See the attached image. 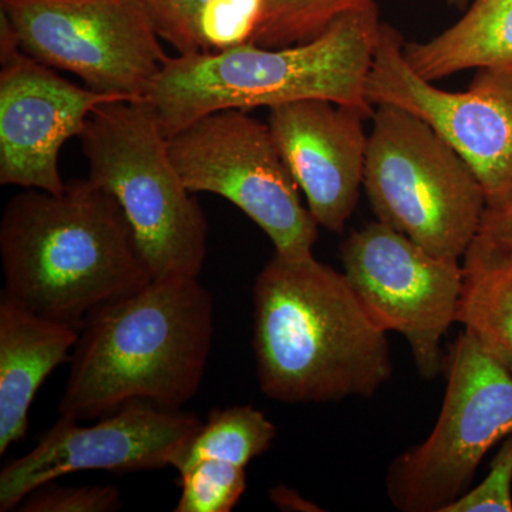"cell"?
<instances>
[{
  "instance_id": "1",
  "label": "cell",
  "mask_w": 512,
  "mask_h": 512,
  "mask_svg": "<svg viewBox=\"0 0 512 512\" xmlns=\"http://www.w3.org/2000/svg\"><path fill=\"white\" fill-rule=\"evenodd\" d=\"M252 345L261 392L275 402L372 397L393 373L387 332L313 252H275L256 275Z\"/></svg>"
},
{
  "instance_id": "2",
  "label": "cell",
  "mask_w": 512,
  "mask_h": 512,
  "mask_svg": "<svg viewBox=\"0 0 512 512\" xmlns=\"http://www.w3.org/2000/svg\"><path fill=\"white\" fill-rule=\"evenodd\" d=\"M0 258V295L79 330L100 306L153 281L119 201L90 178L60 194H16L0 221Z\"/></svg>"
},
{
  "instance_id": "3",
  "label": "cell",
  "mask_w": 512,
  "mask_h": 512,
  "mask_svg": "<svg viewBox=\"0 0 512 512\" xmlns=\"http://www.w3.org/2000/svg\"><path fill=\"white\" fill-rule=\"evenodd\" d=\"M212 340L214 301L200 278L153 279L84 320L60 416L90 420L133 400L181 410L200 390Z\"/></svg>"
},
{
  "instance_id": "4",
  "label": "cell",
  "mask_w": 512,
  "mask_h": 512,
  "mask_svg": "<svg viewBox=\"0 0 512 512\" xmlns=\"http://www.w3.org/2000/svg\"><path fill=\"white\" fill-rule=\"evenodd\" d=\"M382 25L372 3L299 45L268 49L245 43L224 52L170 57L144 100L167 138L221 110L328 100L375 111L367 80Z\"/></svg>"
},
{
  "instance_id": "5",
  "label": "cell",
  "mask_w": 512,
  "mask_h": 512,
  "mask_svg": "<svg viewBox=\"0 0 512 512\" xmlns=\"http://www.w3.org/2000/svg\"><path fill=\"white\" fill-rule=\"evenodd\" d=\"M79 138L90 180L119 201L153 279L200 278L207 220L171 160L150 104H101Z\"/></svg>"
},
{
  "instance_id": "6",
  "label": "cell",
  "mask_w": 512,
  "mask_h": 512,
  "mask_svg": "<svg viewBox=\"0 0 512 512\" xmlns=\"http://www.w3.org/2000/svg\"><path fill=\"white\" fill-rule=\"evenodd\" d=\"M372 120L363 185L377 220L430 254L460 259L487 208L477 175L409 111L383 104Z\"/></svg>"
},
{
  "instance_id": "7",
  "label": "cell",
  "mask_w": 512,
  "mask_h": 512,
  "mask_svg": "<svg viewBox=\"0 0 512 512\" xmlns=\"http://www.w3.org/2000/svg\"><path fill=\"white\" fill-rule=\"evenodd\" d=\"M443 409L423 443L394 458L390 503L403 512H443L466 494L485 454L512 434V375L461 332L446 360Z\"/></svg>"
},
{
  "instance_id": "8",
  "label": "cell",
  "mask_w": 512,
  "mask_h": 512,
  "mask_svg": "<svg viewBox=\"0 0 512 512\" xmlns=\"http://www.w3.org/2000/svg\"><path fill=\"white\" fill-rule=\"evenodd\" d=\"M26 55L93 92L144 100L170 56L141 0H0Z\"/></svg>"
},
{
  "instance_id": "9",
  "label": "cell",
  "mask_w": 512,
  "mask_h": 512,
  "mask_svg": "<svg viewBox=\"0 0 512 512\" xmlns=\"http://www.w3.org/2000/svg\"><path fill=\"white\" fill-rule=\"evenodd\" d=\"M171 160L185 187L220 195L255 222L276 254H312L318 222L268 124L248 111H215L168 138Z\"/></svg>"
},
{
  "instance_id": "10",
  "label": "cell",
  "mask_w": 512,
  "mask_h": 512,
  "mask_svg": "<svg viewBox=\"0 0 512 512\" xmlns=\"http://www.w3.org/2000/svg\"><path fill=\"white\" fill-rule=\"evenodd\" d=\"M404 42L383 23L367 80L370 104L399 107L429 124L477 175L487 208L511 204L512 67L478 69L466 92H447L410 66Z\"/></svg>"
},
{
  "instance_id": "11",
  "label": "cell",
  "mask_w": 512,
  "mask_h": 512,
  "mask_svg": "<svg viewBox=\"0 0 512 512\" xmlns=\"http://www.w3.org/2000/svg\"><path fill=\"white\" fill-rule=\"evenodd\" d=\"M343 274L370 318L409 342L417 372L433 380L446 367L441 340L457 322L463 288L458 259L430 254L377 221L353 232L340 248Z\"/></svg>"
},
{
  "instance_id": "12",
  "label": "cell",
  "mask_w": 512,
  "mask_h": 512,
  "mask_svg": "<svg viewBox=\"0 0 512 512\" xmlns=\"http://www.w3.org/2000/svg\"><path fill=\"white\" fill-rule=\"evenodd\" d=\"M204 421L192 413L133 400L93 426L60 416L30 453L0 471V511L18 510L26 495L80 471L131 474L171 467Z\"/></svg>"
},
{
  "instance_id": "13",
  "label": "cell",
  "mask_w": 512,
  "mask_h": 512,
  "mask_svg": "<svg viewBox=\"0 0 512 512\" xmlns=\"http://www.w3.org/2000/svg\"><path fill=\"white\" fill-rule=\"evenodd\" d=\"M124 100L77 86L26 55L0 15V184L60 194L59 153L101 104Z\"/></svg>"
},
{
  "instance_id": "14",
  "label": "cell",
  "mask_w": 512,
  "mask_h": 512,
  "mask_svg": "<svg viewBox=\"0 0 512 512\" xmlns=\"http://www.w3.org/2000/svg\"><path fill=\"white\" fill-rule=\"evenodd\" d=\"M373 114L328 100L269 109L272 137L312 217L335 234L343 232L359 200L369 144L365 121Z\"/></svg>"
},
{
  "instance_id": "15",
  "label": "cell",
  "mask_w": 512,
  "mask_h": 512,
  "mask_svg": "<svg viewBox=\"0 0 512 512\" xmlns=\"http://www.w3.org/2000/svg\"><path fill=\"white\" fill-rule=\"evenodd\" d=\"M79 335L0 295V456L25 439L37 392L69 360Z\"/></svg>"
},
{
  "instance_id": "16",
  "label": "cell",
  "mask_w": 512,
  "mask_h": 512,
  "mask_svg": "<svg viewBox=\"0 0 512 512\" xmlns=\"http://www.w3.org/2000/svg\"><path fill=\"white\" fill-rule=\"evenodd\" d=\"M403 53L433 83L466 70L512 67V0H471L453 26L426 42H404Z\"/></svg>"
},
{
  "instance_id": "17",
  "label": "cell",
  "mask_w": 512,
  "mask_h": 512,
  "mask_svg": "<svg viewBox=\"0 0 512 512\" xmlns=\"http://www.w3.org/2000/svg\"><path fill=\"white\" fill-rule=\"evenodd\" d=\"M463 258L457 322L512 375V248L474 239Z\"/></svg>"
},
{
  "instance_id": "18",
  "label": "cell",
  "mask_w": 512,
  "mask_h": 512,
  "mask_svg": "<svg viewBox=\"0 0 512 512\" xmlns=\"http://www.w3.org/2000/svg\"><path fill=\"white\" fill-rule=\"evenodd\" d=\"M276 426L261 410L232 406L208 414L198 433L177 451L171 467L183 473L201 460H220L247 468L271 448Z\"/></svg>"
},
{
  "instance_id": "19",
  "label": "cell",
  "mask_w": 512,
  "mask_h": 512,
  "mask_svg": "<svg viewBox=\"0 0 512 512\" xmlns=\"http://www.w3.org/2000/svg\"><path fill=\"white\" fill-rule=\"evenodd\" d=\"M376 0H264L252 45L276 49L309 42L342 16Z\"/></svg>"
},
{
  "instance_id": "20",
  "label": "cell",
  "mask_w": 512,
  "mask_h": 512,
  "mask_svg": "<svg viewBox=\"0 0 512 512\" xmlns=\"http://www.w3.org/2000/svg\"><path fill=\"white\" fill-rule=\"evenodd\" d=\"M175 512H231L247 491V471L220 460H201L178 474Z\"/></svg>"
},
{
  "instance_id": "21",
  "label": "cell",
  "mask_w": 512,
  "mask_h": 512,
  "mask_svg": "<svg viewBox=\"0 0 512 512\" xmlns=\"http://www.w3.org/2000/svg\"><path fill=\"white\" fill-rule=\"evenodd\" d=\"M264 0H207L198 18L202 52H224L251 43Z\"/></svg>"
},
{
  "instance_id": "22",
  "label": "cell",
  "mask_w": 512,
  "mask_h": 512,
  "mask_svg": "<svg viewBox=\"0 0 512 512\" xmlns=\"http://www.w3.org/2000/svg\"><path fill=\"white\" fill-rule=\"evenodd\" d=\"M121 491L114 485L62 487L53 483L36 488L19 504L22 512H116L123 508Z\"/></svg>"
},
{
  "instance_id": "23",
  "label": "cell",
  "mask_w": 512,
  "mask_h": 512,
  "mask_svg": "<svg viewBox=\"0 0 512 512\" xmlns=\"http://www.w3.org/2000/svg\"><path fill=\"white\" fill-rule=\"evenodd\" d=\"M158 35L177 50L178 55L202 52L198 18L207 0H141Z\"/></svg>"
},
{
  "instance_id": "24",
  "label": "cell",
  "mask_w": 512,
  "mask_h": 512,
  "mask_svg": "<svg viewBox=\"0 0 512 512\" xmlns=\"http://www.w3.org/2000/svg\"><path fill=\"white\" fill-rule=\"evenodd\" d=\"M443 512H512V434L504 439L483 483Z\"/></svg>"
},
{
  "instance_id": "25",
  "label": "cell",
  "mask_w": 512,
  "mask_h": 512,
  "mask_svg": "<svg viewBox=\"0 0 512 512\" xmlns=\"http://www.w3.org/2000/svg\"><path fill=\"white\" fill-rule=\"evenodd\" d=\"M476 241L491 247L512 248V202L501 208H485Z\"/></svg>"
},
{
  "instance_id": "26",
  "label": "cell",
  "mask_w": 512,
  "mask_h": 512,
  "mask_svg": "<svg viewBox=\"0 0 512 512\" xmlns=\"http://www.w3.org/2000/svg\"><path fill=\"white\" fill-rule=\"evenodd\" d=\"M271 498L272 501L279 508H284V510H293V511H312L315 510L312 504H309L308 501L303 500L301 495L295 493V491L291 490V488L279 487L272 488L271 490Z\"/></svg>"
},
{
  "instance_id": "27",
  "label": "cell",
  "mask_w": 512,
  "mask_h": 512,
  "mask_svg": "<svg viewBox=\"0 0 512 512\" xmlns=\"http://www.w3.org/2000/svg\"><path fill=\"white\" fill-rule=\"evenodd\" d=\"M448 5L453 6V8L457 9H467L468 5H470L471 0H447Z\"/></svg>"
}]
</instances>
